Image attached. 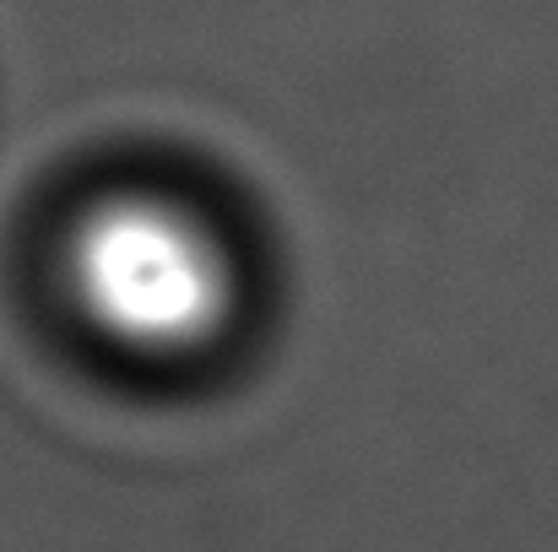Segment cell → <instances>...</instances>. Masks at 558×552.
Returning <instances> with one entry per match:
<instances>
[{
	"label": "cell",
	"mask_w": 558,
	"mask_h": 552,
	"mask_svg": "<svg viewBox=\"0 0 558 552\" xmlns=\"http://www.w3.org/2000/svg\"><path fill=\"white\" fill-rule=\"evenodd\" d=\"M71 315L136 364H195L244 320V255L228 228L163 184L93 195L60 233Z\"/></svg>",
	"instance_id": "obj_1"
}]
</instances>
